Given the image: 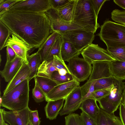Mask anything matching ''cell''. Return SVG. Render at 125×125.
I'll list each match as a JSON object with an SVG mask.
<instances>
[{
    "instance_id": "obj_11",
    "label": "cell",
    "mask_w": 125,
    "mask_h": 125,
    "mask_svg": "<svg viewBox=\"0 0 125 125\" xmlns=\"http://www.w3.org/2000/svg\"><path fill=\"white\" fill-rule=\"evenodd\" d=\"M80 83L75 79L64 83L58 85L46 95V101L47 102L64 98L74 89L80 86Z\"/></svg>"
},
{
    "instance_id": "obj_10",
    "label": "cell",
    "mask_w": 125,
    "mask_h": 125,
    "mask_svg": "<svg viewBox=\"0 0 125 125\" xmlns=\"http://www.w3.org/2000/svg\"><path fill=\"white\" fill-rule=\"evenodd\" d=\"M81 53L83 58L91 64L95 61L111 62L116 60L107 49L101 47L98 44H90L84 48Z\"/></svg>"
},
{
    "instance_id": "obj_15",
    "label": "cell",
    "mask_w": 125,
    "mask_h": 125,
    "mask_svg": "<svg viewBox=\"0 0 125 125\" xmlns=\"http://www.w3.org/2000/svg\"><path fill=\"white\" fill-rule=\"evenodd\" d=\"M110 63V62L108 61H97L93 62L91 74L86 83H91L99 79L112 77Z\"/></svg>"
},
{
    "instance_id": "obj_29",
    "label": "cell",
    "mask_w": 125,
    "mask_h": 125,
    "mask_svg": "<svg viewBox=\"0 0 125 125\" xmlns=\"http://www.w3.org/2000/svg\"><path fill=\"white\" fill-rule=\"evenodd\" d=\"M115 80V79L112 76L95 81L94 91L104 89H112L114 86Z\"/></svg>"
},
{
    "instance_id": "obj_48",
    "label": "cell",
    "mask_w": 125,
    "mask_h": 125,
    "mask_svg": "<svg viewBox=\"0 0 125 125\" xmlns=\"http://www.w3.org/2000/svg\"><path fill=\"white\" fill-rule=\"evenodd\" d=\"M59 74L61 75H65L67 73H68L67 71L65 70H60L58 71Z\"/></svg>"
},
{
    "instance_id": "obj_26",
    "label": "cell",
    "mask_w": 125,
    "mask_h": 125,
    "mask_svg": "<svg viewBox=\"0 0 125 125\" xmlns=\"http://www.w3.org/2000/svg\"><path fill=\"white\" fill-rule=\"evenodd\" d=\"M58 71L53 63V60L49 61L44 60L41 63L36 76L50 78L52 73Z\"/></svg>"
},
{
    "instance_id": "obj_1",
    "label": "cell",
    "mask_w": 125,
    "mask_h": 125,
    "mask_svg": "<svg viewBox=\"0 0 125 125\" xmlns=\"http://www.w3.org/2000/svg\"><path fill=\"white\" fill-rule=\"evenodd\" d=\"M1 21L14 34L32 49L39 48L52 33L45 13L8 11L0 15Z\"/></svg>"
},
{
    "instance_id": "obj_5",
    "label": "cell",
    "mask_w": 125,
    "mask_h": 125,
    "mask_svg": "<svg viewBox=\"0 0 125 125\" xmlns=\"http://www.w3.org/2000/svg\"><path fill=\"white\" fill-rule=\"evenodd\" d=\"M125 83L115 79L114 86L110 94L98 101L100 108L107 113L114 114L122 103V94Z\"/></svg>"
},
{
    "instance_id": "obj_34",
    "label": "cell",
    "mask_w": 125,
    "mask_h": 125,
    "mask_svg": "<svg viewBox=\"0 0 125 125\" xmlns=\"http://www.w3.org/2000/svg\"><path fill=\"white\" fill-rule=\"evenodd\" d=\"M65 125H84L80 117L77 114L72 113L65 117Z\"/></svg>"
},
{
    "instance_id": "obj_32",
    "label": "cell",
    "mask_w": 125,
    "mask_h": 125,
    "mask_svg": "<svg viewBox=\"0 0 125 125\" xmlns=\"http://www.w3.org/2000/svg\"><path fill=\"white\" fill-rule=\"evenodd\" d=\"M34 81L35 85L32 90V97L36 102H41L46 100V96L36 80L34 79Z\"/></svg>"
},
{
    "instance_id": "obj_42",
    "label": "cell",
    "mask_w": 125,
    "mask_h": 125,
    "mask_svg": "<svg viewBox=\"0 0 125 125\" xmlns=\"http://www.w3.org/2000/svg\"><path fill=\"white\" fill-rule=\"evenodd\" d=\"M70 0H50L52 8L55 10L63 6Z\"/></svg>"
},
{
    "instance_id": "obj_16",
    "label": "cell",
    "mask_w": 125,
    "mask_h": 125,
    "mask_svg": "<svg viewBox=\"0 0 125 125\" xmlns=\"http://www.w3.org/2000/svg\"><path fill=\"white\" fill-rule=\"evenodd\" d=\"M24 62L23 60L16 55L13 61L6 62L4 68L0 71L1 76L5 82H9L20 69Z\"/></svg>"
},
{
    "instance_id": "obj_3",
    "label": "cell",
    "mask_w": 125,
    "mask_h": 125,
    "mask_svg": "<svg viewBox=\"0 0 125 125\" xmlns=\"http://www.w3.org/2000/svg\"><path fill=\"white\" fill-rule=\"evenodd\" d=\"M30 81L29 79L25 80L6 94L0 96V106L11 111L21 110L28 107Z\"/></svg>"
},
{
    "instance_id": "obj_21",
    "label": "cell",
    "mask_w": 125,
    "mask_h": 125,
    "mask_svg": "<svg viewBox=\"0 0 125 125\" xmlns=\"http://www.w3.org/2000/svg\"><path fill=\"white\" fill-rule=\"evenodd\" d=\"M97 125H123L120 118L100 108L96 120Z\"/></svg>"
},
{
    "instance_id": "obj_43",
    "label": "cell",
    "mask_w": 125,
    "mask_h": 125,
    "mask_svg": "<svg viewBox=\"0 0 125 125\" xmlns=\"http://www.w3.org/2000/svg\"><path fill=\"white\" fill-rule=\"evenodd\" d=\"M6 62L11 61L15 58L16 54L13 50L9 46L6 47Z\"/></svg>"
},
{
    "instance_id": "obj_47",
    "label": "cell",
    "mask_w": 125,
    "mask_h": 125,
    "mask_svg": "<svg viewBox=\"0 0 125 125\" xmlns=\"http://www.w3.org/2000/svg\"><path fill=\"white\" fill-rule=\"evenodd\" d=\"M122 103L125 105V84L124 86L122 92Z\"/></svg>"
},
{
    "instance_id": "obj_2",
    "label": "cell",
    "mask_w": 125,
    "mask_h": 125,
    "mask_svg": "<svg viewBox=\"0 0 125 125\" xmlns=\"http://www.w3.org/2000/svg\"><path fill=\"white\" fill-rule=\"evenodd\" d=\"M90 0H77L73 17L75 24L95 33L100 27Z\"/></svg>"
},
{
    "instance_id": "obj_44",
    "label": "cell",
    "mask_w": 125,
    "mask_h": 125,
    "mask_svg": "<svg viewBox=\"0 0 125 125\" xmlns=\"http://www.w3.org/2000/svg\"><path fill=\"white\" fill-rule=\"evenodd\" d=\"M120 119L123 125H125V105L121 103L119 107Z\"/></svg>"
},
{
    "instance_id": "obj_6",
    "label": "cell",
    "mask_w": 125,
    "mask_h": 125,
    "mask_svg": "<svg viewBox=\"0 0 125 125\" xmlns=\"http://www.w3.org/2000/svg\"><path fill=\"white\" fill-rule=\"evenodd\" d=\"M51 8L50 0H17L9 11L45 13Z\"/></svg>"
},
{
    "instance_id": "obj_13",
    "label": "cell",
    "mask_w": 125,
    "mask_h": 125,
    "mask_svg": "<svg viewBox=\"0 0 125 125\" xmlns=\"http://www.w3.org/2000/svg\"><path fill=\"white\" fill-rule=\"evenodd\" d=\"M8 46L11 47L16 55L21 58L24 62L28 65L27 56L32 49L28 44L12 34L11 37L10 36L7 41L5 47Z\"/></svg>"
},
{
    "instance_id": "obj_37",
    "label": "cell",
    "mask_w": 125,
    "mask_h": 125,
    "mask_svg": "<svg viewBox=\"0 0 125 125\" xmlns=\"http://www.w3.org/2000/svg\"><path fill=\"white\" fill-rule=\"evenodd\" d=\"M53 63L58 71L60 70L64 69L66 70L68 73H70L67 66L64 61L56 55L53 56Z\"/></svg>"
},
{
    "instance_id": "obj_46",
    "label": "cell",
    "mask_w": 125,
    "mask_h": 125,
    "mask_svg": "<svg viewBox=\"0 0 125 125\" xmlns=\"http://www.w3.org/2000/svg\"><path fill=\"white\" fill-rule=\"evenodd\" d=\"M0 125H3L5 122L4 119L2 109H0Z\"/></svg>"
},
{
    "instance_id": "obj_9",
    "label": "cell",
    "mask_w": 125,
    "mask_h": 125,
    "mask_svg": "<svg viewBox=\"0 0 125 125\" xmlns=\"http://www.w3.org/2000/svg\"><path fill=\"white\" fill-rule=\"evenodd\" d=\"M45 13L50 21L52 33L56 32L61 34L69 31L85 30L73 22L62 20L59 16L57 11L52 8Z\"/></svg>"
},
{
    "instance_id": "obj_28",
    "label": "cell",
    "mask_w": 125,
    "mask_h": 125,
    "mask_svg": "<svg viewBox=\"0 0 125 125\" xmlns=\"http://www.w3.org/2000/svg\"><path fill=\"white\" fill-rule=\"evenodd\" d=\"M62 41V37L60 34L47 54L44 61H50L53 60V56L54 55H56L60 58L62 59L61 53Z\"/></svg>"
},
{
    "instance_id": "obj_23",
    "label": "cell",
    "mask_w": 125,
    "mask_h": 125,
    "mask_svg": "<svg viewBox=\"0 0 125 125\" xmlns=\"http://www.w3.org/2000/svg\"><path fill=\"white\" fill-rule=\"evenodd\" d=\"M110 64L112 76L117 80H125V61L115 60L110 62Z\"/></svg>"
},
{
    "instance_id": "obj_36",
    "label": "cell",
    "mask_w": 125,
    "mask_h": 125,
    "mask_svg": "<svg viewBox=\"0 0 125 125\" xmlns=\"http://www.w3.org/2000/svg\"><path fill=\"white\" fill-rule=\"evenodd\" d=\"M17 0H0V15L9 11L10 8Z\"/></svg>"
},
{
    "instance_id": "obj_19",
    "label": "cell",
    "mask_w": 125,
    "mask_h": 125,
    "mask_svg": "<svg viewBox=\"0 0 125 125\" xmlns=\"http://www.w3.org/2000/svg\"><path fill=\"white\" fill-rule=\"evenodd\" d=\"M65 99L50 101L45 107V111L47 118L51 120L56 118L63 106Z\"/></svg>"
},
{
    "instance_id": "obj_38",
    "label": "cell",
    "mask_w": 125,
    "mask_h": 125,
    "mask_svg": "<svg viewBox=\"0 0 125 125\" xmlns=\"http://www.w3.org/2000/svg\"><path fill=\"white\" fill-rule=\"evenodd\" d=\"M112 89H104L94 91L93 95V99L97 101L105 97L110 94Z\"/></svg>"
},
{
    "instance_id": "obj_8",
    "label": "cell",
    "mask_w": 125,
    "mask_h": 125,
    "mask_svg": "<svg viewBox=\"0 0 125 125\" xmlns=\"http://www.w3.org/2000/svg\"><path fill=\"white\" fill-rule=\"evenodd\" d=\"M60 35L71 43L80 52L92 43L95 37L94 33L85 30L69 31Z\"/></svg>"
},
{
    "instance_id": "obj_40",
    "label": "cell",
    "mask_w": 125,
    "mask_h": 125,
    "mask_svg": "<svg viewBox=\"0 0 125 125\" xmlns=\"http://www.w3.org/2000/svg\"><path fill=\"white\" fill-rule=\"evenodd\" d=\"M80 116L84 125H97L96 120L82 112Z\"/></svg>"
},
{
    "instance_id": "obj_39",
    "label": "cell",
    "mask_w": 125,
    "mask_h": 125,
    "mask_svg": "<svg viewBox=\"0 0 125 125\" xmlns=\"http://www.w3.org/2000/svg\"><path fill=\"white\" fill-rule=\"evenodd\" d=\"M29 118V122L32 125H40L41 118L39 117L37 110H31L30 109Z\"/></svg>"
},
{
    "instance_id": "obj_33",
    "label": "cell",
    "mask_w": 125,
    "mask_h": 125,
    "mask_svg": "<svg viewBox=\"0 0 125 125\" xmlns=\"http://www.w3.org/2000/svg\"><path fill=\"white\" fill-rule=\"evenodd\" d=\"M106 49L115 60L125 61V47L107 49Z\"/></svg>"
},
{
    "instance_id": "obj_24",
    "label": "cell",
    "mask_w": 125,
    "mask_h": 125,
    "mask_svg": "<svg viewBox=\"0 0 125 125\" xmlns=\"http://www.w3.org/2000/svg\"><path fill=\"white\" fill-rule=\"evenodd\" d=\"M59 34L56 32H53L38 48L37 52L40 56L41 62L44 61L47 54Z\"/></svg>"
},
{
    "instance_id": "obj_20",
    "label": "cell",
    "mask_w": 125,
    "mask_h": 125,
    "mask_svg": "<svg viewBox=\"0 0 125 125\" xmlns=\"http://www.w3.org/2000/svg\"><path fill=\"white\" fill-rule=\"evenodd\" d=\"M96 101L94 99H87L82 102L79 108L82 112L96 120L100 109Z\"/></svg>"
},
{
    "instance_id": "obj_30",
    "label": "cell",
    "mask_w": 125,
    "mask_h": 125,
    "mask_svg": "<svg viewBox=\"0 0 125 125\" xmlns=\"http://www.w3.org/2000/svg\"><path fill=\"white\" fill-rule=\"evenodd\" d=\"M50 78L59 84L66 83L73 80L74 79L70 73H67L65 75H61L58 71H54L51 75Z\"/></svg>"
},
{
    "instance_id": "obj_35",
    "label": "cell",
    "mask_w": 125,
    "mask_h": 125,
    "mask_svg": "<svg viewBox=\"0 0 125 125\" xmlns=\"http://www.w3.org/2000/svg\"><path fill=\"white\" fill-rule=\"evenodd\" d=\"M111 18L114 21L125 25V10L116 9L113 10L111 13Z\"/></svg>"
},
{
    "instance_id": "obj_22",
    "label": "cell",
    "mask_w": 125,
    "mask_h": 125,
    "mask_svg": "<svg viewBox=\"0 0 125 125\" xmlns=\"http://www.w3.org/2000/svg\"><path fill=\"white\" fill-rule=\"evenodd\" d=\"M76 1L77 0H70L63 6L56 10L61 18L66 21L72 22L73 13Z\"/></svg>"
},
{
    "instance_id": "obj_25",
    "label": "cell",
    "mask_w": 125,
    "mask_h": 125,
    "mask_svg": "<svg viewBox=\"0 0 125 125\" xmlns=\"http://www.w3.org/2000/svg\"><path fill=\"white\" fill-rule=\"evenodd\" d=\"M28 66L30 71L29 80L30 81L36 76L38 69L41 62L40 54L37 52L27 57Z\"/></svg>"
},
{
    "instance_id": "obj_49",
    "label": "cell",
    "mask_w": 125,
    "mask_h": 125,
    "mask_svg": "<svg viewBox=\"0 0 125 125\" xmlns=\"http://www.w3.org/2000/svg\"><path fill=\"white\" fill-rule=\"evenodd\" d=\"M27 125H32V124L29 122Z\"/></svg>"
},
{
    "instance_id": "obj_31",
    "label": "cell",
    "mask_w": 125,
    "mask_h": 125,
    "mask_svg": "<svg viewBox=\"0 0 125 125\" xmlns=\"http://www.w3.org/2000/svg\"><path fill=\"white\" fill-rule=\"evenodd\" d=\"M11 35L10 32L8 28L0 21V50L5 47L6 42Z\"/></svg>"
},
{
    "instance_id": "obj_12",
    "label": "cell",
    "mask_w": 125,
    "mask_h": 125,
    "mask_svg": "<svg viewBox=\"0 0 125 125\" xmlns=\"http://www.w3.org/2000/svg\"><path fill=\"white\" fill-rule=\"evenodd\" d=\"M82 98L81 87H76L65 98L63 107L59 113L60 115H69L77 110L81 105Z\"/></svg>"
},
{
    "instance_id": "obj_18",
    "label": "cell",
    "mask_w": 125,
    "mask_h": 125,
    "mask_svg": "<svg viewBox=\"0 0 125 125\" xmlns=\"http://www.w3.org/2000/svg\"><path fill=\"white\" fill-rule=\"evenodd\" d=\"M62 37L61 53L62 60L64 61L68 62L71 59L78 57L81 52L78 51L71 43Z\"/></svg>"
},
{
    "instance_id": "obj_45",
    "label": "cell",
    "mask_w": 125,
    "mask_h": 125,
    "mask_svg": "<svg viewBox=\"0 0 125 125\" xmlns=\"http://www.w3.org/2000/svg\"><path fill=\"white\" fill-rule=\"evenodd\" d=\"M113 1L115 4L125 10V0H114Z\"/></svg>"
},
{
    "instance_id": "obj_4",
    "label": "cell",
    "mask_w": 125,
    "mask_h": 125,
    "mask_svg": "<svg viewBox=\"0 0 125 125\" xmlns=\"http://www.w3.org/2000/svg\"><path fill=\"white\" fill-rule=\"evenodd\" d=\"M96 35L106 44L107 49L125 47V25L106 19Z\"/></svg>"
},
{
    "instance_id": "obj_7",
    "label": "cell",
    "mask_w": 125,
    "mask_h": 125,
    "mask_svg": "<svg viewBox=\"0 0 125 125\" xmlns=\"http://www.w3.org/2000/svg\"><path fill=\"white\" fill-rule=\"evenodd\" d=\"M67 66L74 79L79 83L84 81L89 77L93 68L91 64L83 58L78 57L70 60Z\"/></svg>"
},
{
    "instance_id": "obj_41",
    "label": "cell",
    "mask_w": 125,
    "mask_h": 125,
    "mask_svg": "<svg viewBox=\"0 0 125 125\" xmlns=\"http://www.w3.org/2000/svg\"><path fill=\"white\" fill-rule=\"evenodd\" d=\"M96 15L98 17L99 11L104 3L108 0H90Z\"/></svg>"
},
{
    "instance_id": "obj_27",
    "label": "cell",
    "mask_w": 125,
    "mask_h": 125,
    "mask_svg": "<svg viewBox=\"0 0 125 125\" xmlns=\"http://www.w3.org/2000/svg\"><path fill=\"white\" fill-rule=\"evenodd\" d=\"M34 78L46 96L54 87L58 85L56 82L49 78L36 76Z\"/></svg>"
},
{
    "instance_id": "obj_14",
    "label": "cell",
    "mask_w": 125,
    "mask_h": 125,
    "mask_svg": "<svg viewBox=\"0 0 125 125\" xmlns=\"http://www.w3.org/2000/svg\"><path fill=\"white\" fill-rule=\"evenodd\" d=\"M28 107L22 109L7 111L2 109L5 121L10 125H27L29 122Z\"/></svg>"
},
{
    "instance_id": "obj_17",
    "label": "cell",
    "mask_w": 125,
    "mask_h": 125,
    "mask_svg": "<svg viewBox=\"0 0 125 125\" xmlns=\"http://www.w3.org/2000/svg\"><path fill=\"white\" fill-rule=\"evenodd\" d=\"M30 73L28 65L24 62L19 71L8 82L3 92V95L7 94L12 88L25 80L27 79L29 80Z\"/></svg>"
},
{
    "instance_id": "obj_50",
    "label": "cell",
    "mask_w": 125,
    "mask_h": 125,
    "mask_svg": "<svg viewBox=\"0 0 125 125\" xmlns=\"http://www.w3.org/2000/svg\"><path fill=\"white\" fill-rule=\"evenodd\" d=\"M3 125H9L5 122Z\"/></svg>"
}]
</instances>
